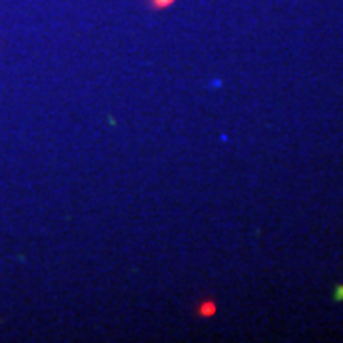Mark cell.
Returning a JSON list of instances; mask_svg holds the SVG:
<instances>
[{
	"instance_id": "6da1fadb",
	"label": "cell",
	"mask_w": 343,
	"mask_h": 343,
	"mask_svg": "<svg viewBox=\"0 0 343 343\" xmlns=\"http://www.w3.org/2000/svg\"><path fill=\"white\" fill-rule=\"evenodd\" d=\"M196 313H198V316H202V318H210V316H214L217 313V305L212 300L200 301L198 307H196Z\"/></svg>"
},
{
	"instance_id": "7a4b0ae2",
	"label": "cell",
	"mask_w": 343,
	"mask_h": 343,
	"mask_svg": "<svg viewBox=\"0 0 343 343\" xmlns=\"http://www.w3.org/2000/svg\"><path fill=\"white\" fill-rule=\"evenodd\" d=\"M175 0H149V6L153 10H164V8H170Z\"/></svg>"
}]
</instances>
